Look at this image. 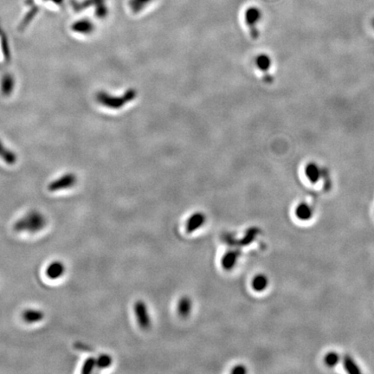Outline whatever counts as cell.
I'll return each instance as SVG.
<instances>
[{"mask_svg":"<svg viewBox=\"0 0 374 374\" xmlns=\"http://www.w3.org/2000/svg\"><path fill=\"white\" fill-rule=\"evenodd\" d=\"M239 254L237 251H229L223 256L221 261V264L226 270H231L235 267L238 262Z\"/></svg>","mask_w":374,"mask_h":374,"instance_id":"7c38bea8","label":"cell"},{"mask_svg":"<svg viewBox=\"0 0 374 374\" xmlns=\"http://www.w3.org/2000/svg\"><path fill=\"white\" fill-rule=\"evenodd\" d=\"M255 63H256V66L260 71L265 74L264 78H263L264 81L268 84L272 83V76L271 74L269 76L268 74L269 68H271V66H272V59H271V57L268 54L261 53L259 55H257V57L255 59Z\"/></svg>","mask_w":374,"mask_h":374,"instance_id":"8992f818","label":"cell"},{"mask_svg":"<svg viewBox=\"0 0 374 374\" xmlns=\"http://www.w3.org/2000/svg\"><path fill=\"white\" fill-rule=\"evenodd\" d=\"M322 180H323V187L326 192L330 191L332 187V180L330 178V173L327 167L322 168Z\"/></svg>","mask_w":374,"mask_h":374,"instance_id":"603a6c76","label":"cell"},{"mask_svg":"<svg viewBox=\"0 0 374 374\" xmlns=\"http://www.w3.org/2000/svg\"><path fill=\"white\" fill-rule=\"evenodd\" d=\"M371 26H372V28H373V30H374V18L373 19H371Z\"/></svg>","mask_w":374,"mask_h":374,"instance_id":"d4e9b609","label":"cell"},{"mask_svg":"<svg viewBox=\"0 0 374 374\" xmlns=\"http://www.w3.org/2000/svg\"><path fill=\"white\" fill-rule=\"evenodd\" d=\"M96 368V358L95 357H89L84 361L83 367H82V373L88 374L92 372L94 369Z\"/></svg>","mask_w":374,"mask_h":374,"instance_id":"44dd1931","label":"cell"},{"mask_svg":"<svg viewBox=\"0 0 374 374\" xmlns=\"http://www.w3.org/2000/svg\"><path fill=\"white\" fill-rule=\"evenodd\" d=\"M205 215L203 212H195L192 216L189 217L186 222V231L188 233H192L199 229L200 227L204 226L205 223Z\"/></svg>","mask_w":374,"mask_h":374,"instance_id":"ba28073f","label":"cell"},{"mask_svg":"<svg viewBox=\"0 0 374 374\" xmlns=\"http://www.w3.org/2000/svg\"><path fill=\"white\" fill-rule=\"evenodd\" d=\"M322 168L316 162H310L305 167V175L312 184H316L322 179Z\"/></svg>","mask_w":374,"mask_h":374,"instance_id":"9c48e42d","label":"cell"},{"mask_svg":"<svg viewBox=\"0 0 374 374\" xmlns=\"http://www.w3.org/2000/svg\"><path fill=\"white\" fill-rule=\"evenodd\" d=\"M78 179L73 173H67L63 176L60 177L57 180H54L48 186V190L50 192H58L62 190L72 188L77 184Z\"/></svg>","mask_w":374,"mask_h":374,"instance_id":"277c9868","label":"cell"},{"mask_svg":"<svg viewBox=\"0 0 374 374\" xmlns=\"http://www.w3.org/2000/svg\"><path fill=\"white\" fill-rule=\"evenodd\" d=\"M0 157L9 165L15 164L17 161V156L15 154H13V152L10 151L8 149L5 148L1 141H0Z\"/></svg>","mask_w":374,"mask_h":374,"instance_id":"d6986e66","label":"cell"},{"mask_svg":"<svg viewBox=\"0 0 374 374\" xmlns=\"http://www.w3.org/2000/svg\"><path fill=\"white\" fill-rule=\"evenodd\" d=\"M269 280L267 276L263 274H258L254 277L251 282L252 288L256 292H262L268 287Z\"/></svg>","mask_w":374,"mask_h":374,"instance_id":"5bb4252c","label":"cell"},{"mask_svg":"<svg viewBox=\"0 0 374 374\" xmlns=\"http://www.w3.org/2000/svg\"><path fill=\"white\" fill-rule=\"evenodd\" d=\"M154 0H130L129 7L133 13H139Z\"/></svg>","mask_w":374,"mask_h":374,"instance_id":"ac0fdd59","label":"cell"},{"mask_svg":"<svg viewBox=\"0 0 374 374\" xmlns=\"http://www.w3.org/2000/svg\"><path fill=\"white\" fill-rule=\"evenodd\" d=\"M246 372H247L246 367H245V365H236L232 370V373L234 374H245Z\"/></svg>","mask_w":374,"mask_h":374,"instance_id":"cb8c5ba5","label":"cell"},{"mask_svg":"<svg viewBox=\"0 0 374 374\" xmlns=\"http://www.w3.org/2000/svg\"><path fill=\"white\" fill-rule=\"evenodd\" d=\"M192 308V300L188 296L181 297L179 301V303H178V306H177L178 314L183 318H186L191 314Z\"/></svg>","mask_w":374,"mask_h":374,"instance_id":"8fae6325","label":"cell"},{"mask_svg":"<svg viewBox=\"0 0 374 374\" xmlns=\"http://www.w3.org/2000/svg\"><path fill=\"white\" fill-rule=\"evenodd\" d=\"M339 361H340V356L335 352H330L325 356V364L329 367H333L334 365H337Z\"/></svg>","mask_w":374,"mask_h":374,"instance_id":"7402d4cb","label":"cell"},{"mask_svg":"<svg viewBox=\"0 0 374 374\" xmlns=\"http://www.w3.org/2000/svg\"><path fill=\"white\" fill-rule=\"evenodd\" d=\"M94 29H95V26L89 20H82V21L78 22L73 26V30L74 31L83 33V34H90L94 31Z\"/></svg>","mask_w":374,"mask_h":374,"instance_id":"9a60e30c","label":"cell"},{"mask_svg":"<svg viewBox=\"0 0 374 374\" xmlns=\"http://www.w3.org/2000/svg\"><path fill=\"white\" fill-rule=\"evenodd\" d=\"M22 318L24 322L28 324H34L43 321L44 319V313L42 310L36 309H27L22 314Z\"/></svg>","mask_w":374,"mask_h":374,"instance_id":"30bf717a","label":"cell"},{"mask_svg":"<svg viewBox=\"0 0 374 374\" xmlns=\"http://www.w3.org/2000/svg\"><path fill=\"white\" fill-rule=\"evenodd\" d=\"M66 272L64 263L61 261H53L46 267L45 275L50 280H58L62 278Z\"/></svg>","mask_w":374,"mask_h":374,"instance_id":"52a82bcc","label":"cell"},{"mask_svg":"<svg viewBox=\"0 0 374 374\" xmlns=\"http://www.w3.org/2000/svg\"><path fill=\"white\" fill-rule=\"evenodd\" d=\"M113 363V359L108 354H102L98 358H96V368L98 369H106L108 368Z\"/></svg>","mask_w":374,"mask_h":374,"instance_id":"ffe728a7","label":"cell"},{"mask_svg":"<svg viewBox=\"0 0 374 374\" xmlns=\"http://www.w3.org/2000/svg\"><path fill=\"white\" fill-rule=\"evenodd\" d=\"M47 223L46 216L39 210H33L17 220L13 228L19 233L34 234L43 231L46 227Z\"/></svg>","mask_w":374,"mask_h":374,"instance_id":"6da1fadb","label":"cell"},{"mask_svg":"<svg viewBox=\"0 0 374 374\" xmlns=\"http://www.w3.org/2000/svg\"><path fill=\"white\" fill-rule=\"evenodd\" d=\"M295 215L303 221L310 220L313 216V209L306 203H302L295 209Z\"/></svg>","mask_w":374,"mask_h":374,"instance_id":"4fadbf2b","label":"cell"},{"mask_svg":"<svg viewBox=\"0 0 374 374\" xmlns=\"http://www.w3.org/2000/svg\"><path fill=\"white\" fill-rule=\"evenodd\" d=\"M137 96V91L134 89H129L122 96H111L107 92H99L96 95V100L100 104L111 109H121L127 103L133 102Z\"/></svg>","mask_w":374,"mask_h":374,"instance_id":"7a4b0ae2","label":"cell"},{"mask_svg":"<svg viewBox=\"0 0 374 374\" xmlns=\"http://www.w3.org/2000/svg\"><path fill=\"white\" fill-rule=\"evenodd\" d=\"M134 313L137 322L142 329H148L151 326V320L149 316L147 306L143 301H137L134 304Z\"/></svg>","mask_w":374,"mask_h":374,"instance_id":"5b68a950","label":"cell"},{"mask_svg":"<svg viewBox=\"0 0 374 374\" xmlns=\"http://www.w3.org/2000/svg\"><path fill=\"white\" fill-rule=\"evenodd\" d=\"M14 88V79L11 74L4 76L1 84V90L5 96H9L13 92Z\"/></svg>","mask_w":374,"mask_h":374,"instance_id":"e0dca14e","label":"cell"},{"mask_svg":"<svg viewBox=\"0 0 374 374\" xmlns=\"http://www.w3.org/2000/svg\"><path fill=\"white\" fill-rule=\"evenodd\" d=\"M262 19V13L257 7H249L245 13V23L247 25L251 36L253 39H257L259 37V31L257 28V25Z\"/></svg>","mask_w":374,"mask_h":374,"instance_id":"3957f363","label":"cell"},{"mask_svg":"<svg viewBox=\"0 0 374 374\" xmlns=\"http://www.w3.org/2000/svg\"><path fill=\"white\" fill-rule=\"evenodd\" d=\"M343 365L345 370H346L348 373L357 374L361 372V370L359 369L358 365L356 364L354 360H353L349 355L344 356Z\"/></svg>","mask_w":374,"mask_h":374,"instance_id":"2e32d148","label":"cell"}]
</instances>
